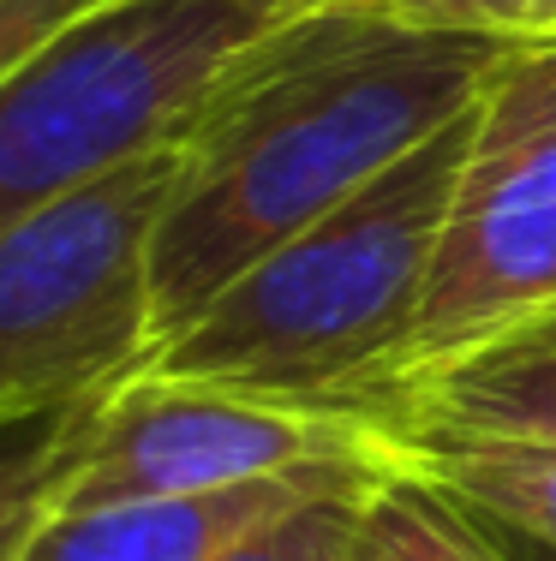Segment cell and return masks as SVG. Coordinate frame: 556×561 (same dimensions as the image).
Returning a JSON list of instances; mask_svg holds the SVG:
<instances>
[{"label": "cell", "mask_w": 556, "mask_h": 561, "mask_svg": "<svg viewBox=\"0 0 556 561\" xmlns=\"http://www.w3.org/2000/svg\"><path fill=\"white\" fill-rule=\"evenodd\" d=\"M545 305H556V36H533L485 78L413 335L353 400L461 365Z\"/></svg>", "instance_id": "cell-5"}, {"label": "cell", "mask_w": 556, "mask_h": 561, "mask_svg": "<svg viewBox=\"0 0 556 561\" xmlns=\"http://www.w3.org/2000/svg\"><path fill=\"white\" fill-rule=\"evenodd\" d=\"M473 108L324 221L258 257L174 341L156 346L144 370L311 407H341L371 389L413 335L449 197L467 162Z\"/></svg>", "instance_id": "cell-2"}, {"label": "cell", "mask_w": 556, "mask_h": 561, "mask_svg": "<svg viewBox=\"0 0 556 561\" xmlns=\"http://www.w3.org/2000/svg\"><path fill=\"white\" fill-rule=\"evenodd\" d=\"M377 7L431 31H479L509 36V43L556 36V0H377Z\"/></svg>", "instance_id": "cell-13"}, {"label": "cell", "mask_w": 556, "mask_h": 561, "mask_svg": "<svg viewBox=\"0 0 556 561\" xmlns=\"http://www.w3.org/2000/svg\"><path fill=\"white\" fill-rule=\"evenodd\" d=\"M509 48L377 0H324L258 36L180 138L150 245L156 335L174 341L258 257L461 119Z\"/></svg>", "instance_id": "cell-1"}, {"label": "cell", "mask_w": 556, "mask_h": 561, "mask_svg": "<svg viewBox=\"0 0 556 561\" xmlns=\"http://www.w3.org/2000/svg\"><path fill=\"white\" fill-rule=\"evenodd\" d=\"M353 543H360V538H353ZM348 561H360V550H353V556H348Z\"/></svg>", "instance_id": "cell-17"}, {"label": "cell", "mask_w": 556, "mask_h": 561, "mask_svg": "<svg viewBox=\"0 0 556 561\" xmlns=\"http://www.w3.org/2000/svg\"><path fill=\"white\" fill-rule=\"evenodd\" d=\"M174 173L168 144L0 239V424L97 400L156 358L150 245Z\"/></svg>", "instance_id": "cell-4"}, {"label": "cell", "mask_w": 556, "mask_h": 561, "mask_svg": "<svg viewBox=\"0 0 556 561\" xmlns=\"http://www.w3.org/2000/svg\"><path fill=\"white\" fill-rule=\"evenodd\" d=\"M336 460H377V424L341 407L263 400L138 370L90 407L55 507L209 496Z\"/></svg>", "instance_id": "cell-6"}, {"label": "cell", "mask_w": 556, "mask_h": 561, "mask_svg": "<svg viewBox=\"0 0 556 561\" xmlns=\"http://www.w3.org/2000/svg\"><path fill=\"white\" fill-rule=\"evenodd\" d=\"M353 550L360 561H514L479 514L389 466L365 496Z\"/></svg>", "instance_id": "cell-10"}, {"label": "cell", "mask_w": 556, "mask_h": 561, "mask_svg": "<svg viewBox=\"0 0 556 561\" xmlns=\"http://www.w3.org/2000/svg\"><path fill=\"white\" fill-rule=\"evenodd\" d=\"M311 0H102L0 78V239L185 138L234 60Z\"/></svg>", "instance_id": "cell-3"}, {"label": "cell", "mask_w": 556, "mask_h": 561, "mask_svg": "<svg viewBox=\"0 0 556 561\" xmlns=\"http://www.w3.org/2000/svg\"><path fill=\"white\" fill-rule=\"evenodd\" d=\"M485 526H491V519H485ZM491 531L502 538V550H509L514 561H556L551 543H533V538H521V531H509V526H491Z\"/></svg>", "instance_id": "cell-16"}, {"label": "cell", "mask_w": 556, "mask_h": 561, "mask_svg": "<svg viewBox=\"0 0 556 561\" xmlns=\"http://www.w3.org/2000/svg\"><path fill=\"white\" fill-rule=\"evenodd\" d=\"M377 478L383 472L317 490V496L294 502L287 514H275V519H263V526H251L246 538H234L216 561H348L353 538H360L365 496H371Z\"/></svg>", "instance_id": "cell-12"}, {"label": "cell", "mask_w": 556, "mask_h": 561, "mask_svg": "<svg viewBox=\"0 0 556 561\" xmlns=\"http://www.w3.org/2000/svg\"><path fill=\"white\" fill-rule=\"evenodd\" d=\"M97 400H78V407H55V412H31V419L0 424V561L19 550L24 531L55 507L66 460H72L78 431H84V419H90Z\"/></svg>", "instance_id": "cell-11"}, {"label": "cell", "mask_w": 556, "mask_h": 561, "mask_svg": "<svg viewBox=\"0 0 556 561\" xmlns=\"http://www.w3.org/2000/svg\"><path fill=\"white\" fill-rule=\"evenodd\" d=\"M102 0H0V78L19 60H31L43 43H55L72 19L97 12Z\"/></svg>", "instance_id": "cell-14"}, {"label": "cell", "mask_w": 556, "mask_h": 561, "mask_svg": "<svg viewBox=\"0 0 556 561\" xmlns=\"http://www.w3.org/2000/svg\"><path fill=\"white\" fill-rule=\"evenodd\" d=\"M348 412L395 424H455V431H491V436H533L556 443V353H479L431 377L395 382Z\"/></svg>", "instance_id": "cell-9"}, {"label": "cell", "mask_w": 556, "mask_h": 561, "mask_svg": "<svg viewBox=\"0 0 556 561\" xmlns=\"http://www.w3.org/2000/svg\"><path fill=\"white\" fill-rule=\"evenodd\" d=\"M377 424V460L389 472L419 478L467 514L556 550V443L455 431V424Z\"/></svg>", "instance_id": "cell-8"}, {"label": "cell", "mask_w": 556, "mask_h": 561, "mask_svg": "<svg viewBox=\"0 0 556 561\" xmlns=\"http://www.w3.org/2000/svg\"><path fill=\"white\" fill-rule=\"evenodd\" d=\"M485 353H502V358H514V353H556V305H545V311H533L526 323H514L509 335H502L497 346H485ZM479 358V353H473ZM449 370V365H443Z\"/></svg>", "instance_id": "cell-15"}, {"label": "cell", "mask_w": 556, "mask_h": 561, "mask_svg": "<svg viewBox=\"0 0 556 561\" xmlns=\"http://www.w3.org/2000/svg\"><path fill=\"white\" fill-rule=\"evenodd\" d=\"M365 472H383V466L336 460V466H299V472H282V478H258V484L209 490V496L48 507L7 561H216L251 526Z\"/></svg>", "instance_id": "cell-7"}]
</instances>
